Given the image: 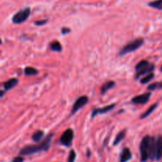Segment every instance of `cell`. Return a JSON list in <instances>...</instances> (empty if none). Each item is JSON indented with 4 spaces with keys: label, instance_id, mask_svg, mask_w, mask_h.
<instances>
[{
    "label": "cell",
    "instance_id": "obj_1",
    "mask_svg": "<svg viewBox=\"0 0 162 162\" xmlns=\"http://www.w3.org/2000/svg\"><path fill=\"white\" fill-rule=\"evenodd\" d=\"M52 137L53 134H49L40 143L36 144V145H29L24 146L20 151V155L27 156V155L34 154L40 151H47L50 148Z\"/></svg>",
    "mask_w": 162,
    "mask_h": 162
},
{
    "label": "cell",
    "instance_id": "obj_2",
    "mask_svg": "<svg viewBox=\"0 0 162 162\" xmlns=\"http://www.w3.org/2000/svg\"><path fill=\"white\" fill-rule=\"evenodd\" d=\"M144 43V39L143 38H137L135 40H132V41L127 43L125 46L122 47L120 51L119 52V56L122 55H126L128 53L132 52V51H136L137 49L141 47L142 44Z\"/></svg>",
    "mask_w": 162,
    "mask_h": 162
},
{
    "label": "cell",
    "instance_id": "obj_3",
    "mask_svg": "<svg viewBox=\"0 0 162 162\" xmlns=\"http://www.w3.org/2000/svg\"><path fill=\"white\" fill-rule=\"evenodd\" d=\"M150 136L146 135L141 139L140 143V154H141V162H145L149 159V147L150 141Z\"/></svg>",
    "mask_w": 162,
    "mask_h": 162
},
{
    "label": "cell",
    "instance_id": "obj_4",
    "mask_svg": "<svg viewBox=\"0 0 162 162\" xmlns=\"http://www.w3.org/2000/svg\"><path fill=\"white\" fill-rule=\"evenodd\" d=\"M31 13V9L29 7H25L23 9H20L19 11L13 16L12 17V21L14 24H21V23L24 22L28 18L29 15Z\"/></svg>",
    "mask_w": 162,
    "mask_h": 162
},
{
    "label": "cell",
    "instance_id": "obj_5",
    "mask_svg": "<svg viewBox=\"0 0 162 162\" xmlns=\"http://www.w3.org/2000/svg\"><path fill=\"white\" fill-rule=\"evenodd\" d=\"M73 138V131L72 129L68 128L65 130L60 137V142L65 146H69Z\"/></svg>",
    "mask_w": 162,
    "mask_h": 162
},
{
    "label": "cell",
    "instance_id": "obj_6",
    "mask_svg": "<svg viewBox=\"0 0 162 162\" xmlns=\"http://www.w3.org/2000/svg\"><path fill=\"white\" fill-rule=\"evenodd\" d=\"M88 103V97L86 96H81L75 100L71 109V115L75 114L81 107H83Z\"/></svg>",
    "mask_w": 162,
    "mask_h": 162
},
{
    "label": "cell",
    "instance_id": "obj_7",
    "mask_svg": "<svg viewBox=\"0 0 162 162\" xmlns=\"http://www.w3.org/2000/svg\"><path fill=\"white\" fill-rule=\"evenodd\" d=\"M151 96V92H145L141 95L136 96L131 99V103L134 104H145L149 101Z\"/></svg>",
    "mask_w": 162,
    "mask_h": 162
},
{
    "label": "cell",
    "instance_id": "obj_8",
    "mask_svg": "<svg viewBox=\"0 0 162 162\" xmlns=\"http://www.w3.org/2000/svg\"><path fill=\"white\" fill-rule=\"evenodd\" d=\"M155 66L154 64H152V63H149L148 66H146L145 67L142 68L141 70H138V71H136L135 73V79H138L141 76L143 75H146L148 73H152L153 70H154Z\"/></svg>",
    "mask_w": 162,
    "mask_h": 162
},
{
    "label": "cell",
    "instance_id": "obj_9",
    "mask_svg": "<svg viewBox=\"0 0 162 162\" xmlns=\"http://www.w3.org/2000/svg\"><path fill=\"white\" fill-rule=\"evenodd\" d=\"M162 157V135H158L156 138V156L155 159L160 160Z\"/></svg>",
    "mask_w": 162,
    "mask_h": 162
},
{
    "label": "cell",
    "instance_id": "obj_10",
    "mask_svg": "<svg viewBox=\"0 0 162 162\" xmlns=\"http://www.w3.org/2000/svg\"><path fill=\"white\" fill-rule=\"evenodd\" d=\"M114 107H115V104H111L109 105L104 106V107H101V108H95V109L92 110V115L91 117L93 118V117L96 116V115H99V114H104L107 112V111H111V109H113Z\"/></svg>",
    "mask_w": 162,
    "mask_h": 162
},
{
    "label": "cell",
    "instance_id": "obj_11",
    "mask_svg": "<svg viewBox=\"0 0 162 162\" xmlns=\"http://www.w3.org/2000/svg\"><path fill=\"white\" fill-rule=\"evenodd\" d=\"M156 156V138L151 137L149 147V158L153 160Z\"/></svg>",
    "mask_w": 162,
    "mask_h": 162
},
{
    "label": "cell",
    "instance_id": "obj_12",
    "mask_svg": "<svg viewBox=\"0 0 162 162\" xmlns=\"http://www.w3.org/2000/svg\"><path fill=\"white\" fill-rule=\"evenodd\" d=\"M132 157L131 152L129 148H123L119 155V162H127Z\"/></svg>",
    "mask_w": 162,
    "mask_h": 162
},
{
    "label": "cell",
    "instance_id": "obj_13",
    "mask_svg": "<svg viewBox=\"0 0 162 162\" xmlns=\"http://www.w3.org/2000/svg\"><path fill=\"white\" fill-rule=\"evenodd\" d=\"M115 83L114 81H105V82L101 85V87H100V93H101L102 95H104L107 91L112 89V88L115 86Z\"/></svg>",
    "mask_w": 162,
    "mask_h": 162
},
{
    "label": "cell",
    "instance_id": "obj_14",
    "mask_svg": "<svg viewBox=\"0 0 162 162\" xmlns=\"http://www.w3.org/2000/svg\"><path fill=\"white\" fill-rule=\"evenodd\" d=\"M17 83H18V80L17 78H11V79H9L8 81H5L3 84L4 90L7 91L13 89V87H15L17 85Z\"/></svg>",
    "mask_w": 162,
    "mask_h": 162
},
{
    "label": "cell",
    "instance_id": "obj_15",
    "mask_svg": "<svg viewBox=\"0 0 162 162\" xmlns=\"http://www.w3.org/2000/svg\"><path fill=\"white\" fill-rule=\"evenodd\" d=\"M43 137V131L40 130H37L34 132L32 135V141L35 142H39Z\"/></svg>",
    "mask_w": 162,
    "mask_h": 162
},
{
    "label": "cell",
    "instance_id": "obj_16",
    "mask_svg": "<svg viewBox=\"0 0 162 162\" xmlns=\"http://www.w3.org/2000/svg\"><path fill=\"white\" fill-rule=\"evenodd\" d=\"M156 106H157V103H155V104H152V105H151L150 107H149V108H148V109H147L146 111H145V112H144V113L141 115V116H140V119H145V118H146L147 116H149V115H150V114L152 113V112H153L155 109H156Z\"/></svg>",
    "mask_w": 162,
    "mask_h": 162
},
{
    "label": "cell",
    "instance_id": "obj_17",
    "mask_svg": "<svg viewBox=\"0 0 162 162\" xmlns=\"http://www.w3.org/2000/svg\"><path fill=\"white\" fill-rule=\"evenodd\" d=\"M148 6L154 9L162 10V0H154L148 3Z\"/></svg>",
    "mask_w": 162,
    "mask_h": 162
},
{
    "label": "cell",
    "instance_id": "obj_18",
    "mask_svg": "<svg viewBox=\"0 0 162 162\" xmlns=\"http://www.w3.org/2000/svg\"><path fill=\"white\" fill-rule=\"evenodd\" d=\"M50 48L54 51H57V52H60L62 51V45L58 41H52L50 43Z\"/></svg>",
    "mask_w": 162,
    "mask_h": 162
},
{
    "label": "cell",
    "instance_id": "obj_19",
    "mask_svg": "<svg viewBox=\"0 0 162 162\" xmlns=\"http://www.w3.org/2000/svg\"><path fill=\"white\" fill-rule=\"evenodd\" d=\"M125 135H126V131L125 130H122V131L119 132V134H117L116 137H115V140H114L113 145H116L119 143H120L121 141H122V139L124 138Z\"/></svg>",
    "mask_w": 162,
    "mask_h": 162
},
{
    "label": "cell",
    "instance_id": "obj_20",
    "mask_svg": "<svg viewBox=\"0 0 162 162\" xmlns=\"http://www.w3.org/2000/svg\"><path fill=\"white\" fill-rule=\"evenodd\" d=\"M24 73L25 75H36L38 73V70L32 66H27L24 68Z\"/></svg>",
    "mask_w": 162,
    "mask_h": 162
},
{
    "label": "cell",
    "instance_id": "obj_21",
    "mask_svg": "<svg viewBox=\"0 0 162 162\" xmlns=\"http://www.w3.org/2000/svg\"><path fill=\"white\" fill-rule=\"evenodd\" d=\"M162 89V81L160 82H154L152 83L149 86L147 87V89L148 90L153 91L155 90V89Z\"/></svg>",
    "mask_w": 162,
    "mask_h": 162
},
{
    "label": "cell",
    "instance_id": "obj_22",
    "mask_svg": "<svg viewBox=\"0 0 162 162\" xmlns=\"http://www.w3.org/2000/svg\"><path fill=\"white\" fill-rule=\"evenodd\" d=\"M153 77H154V73L152 72V73H149L146 75L144 76L141 79V84H146V83L149 82L151 80L153 79Z\"/></svg>",
    "mask_w": 162,
    "mask_h": 162
},
{
    "label": "cell",
    "instance_id": "obj_23",
    "mask_svg": "<svg viewBox=\"0 0 162 162\" xmlns=\"http://www.w3.org/2000/svg\"><path fill=\"white\" fill-rule=\"evenodd\" d=\"M149 64V62L147 60H141L139 62H138L137 65L135 66V70L136 71H138V70H141V69H142V68H144L146 66H148Z\"/></svg>",
    "mask_w": 162,
    "mask_h": 162
},
{
    "label": "cell",
    "instance_id": "obj_24",
    "mask_svg": "<svg viewBox=\"0 0 162 162\" xmlns=\"http://www.w3.org/2000/svg\"><path fill=\"white\" fill-rule=\"evenodd\" d=\"M76 159V153L73 149H71L68 156V162H74Z\"/></svg>",
    "mask_w": 162,
    "mask_h": 162
},
{
    "label": "cell",
    "instance_id": "obj_25",
    "mask_svg": "<svg viewBox=\"0 0 162 162\" xmlns=\"http://www.w3.org/2000/svg\"><path fill=\"white\" fill-rule=\"evenodd\" d=\"M23 161H24V158H23L22 156H15V157L12 160L11 162H23Z\"/></svg>",
    "mask_w": 162,
    "mask_h": 162
},
{
    "label": "cell",
    "instance_id": "obj_26",
    "mask_svg": "<svg viewBox=\"0 0 162 162\" xmlns=\"http://www.w3.org/2000/svg\"><path fill=\"white\" fill-rule=\"evenodd\" d=\"M47 20H41V21H36L34 22V24L36 25H38V26H40V25H43L47 23Z\"/></svg>",
    "mask_w": 162,
    "mask_h": 162
},
{
    "label": "cell",
    "instance_id": "obj_27",
    "mask_svg": "<svg viewBox=\"0 0 162 162\" xmlns=\"http://www.w3.org/2000/svg\"><path fill=\"white\" fill-rule=\"evenodd\" d=\"M70 32V29L69 28H62V29H61V32H62V34H64V35Z\"/></svg>",
    "mask_w": 162,
    "mask_h": 162
},
{
    "label": "cell",
    "instance_id": "obj_28",
    "mask_svg": "<svg viewBox=\"0 0 162 162\" xmlns=\"http://www.w3.org/2000/svg\"><path fill=\"white\" fill-rule=\"evenodd\" d=\"M6 92V91L5 90H3V91H0V96H3V93L4 92Z\"/></svg>",
    "mask_w": 162,
    "mask_h": 162
},
{
    "label": "cell",
    "instance_id": "obj_29",
    "mask_svg": "<svg viewBox=\"0 0 162 162\" xmlns=\"http://www.w3.org/2000/svg\"><path fill=\"white\" fill-rule=\"evenodd\" d=\"M1 43H2V40L0 39V44H1Z\"/></svg>",
    "mask_w": 162,
    "mask_h": 162
},
{
    "label": "cell",
    "instance_id": "obj_30",
    "mask_svg": "<svg viewBox=\"0 0 162 162\" xmlns=\"http://www.w3.org/2000/svg\"><path fill=\"white\" fill-rule=\"evenodd\" d=\"M160 70H161V71H162V66H161V67H160Z\"/></svg>",
    "mask_w": 162,
    "mask_h": 162
}]
</instances>
